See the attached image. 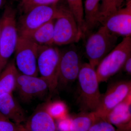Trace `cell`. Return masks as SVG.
<instances>
[{
	"label": "cell",
	"mask_w": 131,
	"mask_h": 131,
	"mask_svg": "<svg viewBox=\"0 0 131 131\" xmlns=\"http://www.w3.org/2000/svg\"><path fill=\"white\" fill-rule=\"evenodd\" d=\"M131 95L102 119L112 124L118 131H131Z\"/></svg>",
	"instance_id": "cell-13"
},
{
	"label": "cell",
	"mask_w": 131,
	"mask_h": 131,
	"mask_svg": "<svg viewBox=\"0 0 131 131\" xmlns=\"http://www.w3.org/2000/svg\"><path fill=\"white\" fill-rule=\"evenodd\" d=\"M88 131H118L112 124L100 119L94 123Z\"/></svg>",
	"instance_id": "cell-25"
},
{
	"label": "cell",
	"mask_w": 131,
	"mask_h": 131,
	"mask_svg": "<svg viewBox=\"0 0 131 131\" xmlns=\"http://www.w3.org/2000/svg\"><path fill=\"white\" fill-rule=\"evenodd\" d=\"M55 20L47 22L34 30L19 35L38 46L53 45Z\"/></svg>",
	"instance_id": "cell-16"
},
{
	"label": "cell",
	"mask_w": 131,
	"mask_h": 131,
	"mask_svg": "<svg viewBox=\"0 0 131 131\" xmlns=\"http://www.w3.org/2000/svg\"><path fill=\"white\" fill-rule=\"evenodd\" d=\"M53 118H63L65 117L66 113V106L62 102H57L53 103L47 110Z\"/></svg>",
	"instance_id": "cell-23"
},
{
	"label": "cell",
	"mask_w": 131,
	"mask_h": 131,
	"mask_svg": "<svg viewBox=\"0 0 131 131\" xmlns=\"http://www.w3.org/2000/svg\"><path fill=\"white\" fill-rule=\"evenodd\" d=\"M102 25L116 35L131 37V1L108 16Z\"/></svg>",
	"instance_id": "cell-12"
},
{
	"label": "cell",
	"mask_w": 131,
	"mask_h": 131,
	"mask_svg": "<svg viewBox=\"0 0 131 131\" xmlns=\"http://www.w3.org/2000/svg\"><path fill=\"white\" fill-rule=\"evenodd\" d=\"M77 79L82 106L86 112H94L102 96L95 68L89 63L82 64Z\"/></svg>",
	"instance_id": "cell-2"
},
{
	"label": "cell",
	"mask_w": 131,
	"mask_h": 131,
	"mask_svg": "<svg viewBox=\"0 0 131 131\" xmlns=\"http://www.w3.org/2000/svg\"><path fill=\"white\" fill-rule=\"evenodd\" d=\"M83 35L69 8L62 7L55 19L53 45H66L79 42Z\"/></svg>",
	"instance_id": "cell-6"
},
{
	"label": "cell",
	"mask_w": 131,
	"mask_h": 131,
	"mask_svg": "<svg viewBox=\"0 0 131 131\" xmlns=\"http://www.w3.org/2000/svg\"><path fill=\"white\" fill-rule=\"evenodd\" d=\"M16 89L24 101H30L49 91L47 82L42 77L23 74L19 72Z\"/></svg>",
	"instance_id": "cell-11"
},
{
	"label": "cell",
	"mask_w": 131,
	"mask_h": 131,
	"mask_svg": "<svg viewBox=\"0 0 131 131\" xmlns=\"http://www.w3.org/2000/svg\"><path fill=\"white\" fill-rule=\"evenodd\" d=\"M61 0H21L19 8L22 13L25 14L34 8L41 6L57 5Z\"/></svg>",
	"instance_id": "cell-22"
},
{
	"label": "cell",
	"mask_w": 131,
	"mask_h": 131,
	"mask_svg": "<svg viewBox=\"0 0 131 131\" xmlns=\"http://www.w3.org/2000/svg\"><path fill=\"white\" fill-rule=\"evenodd\" d=\"M130 56L131 37H125L97 66L96 71L99 82L106 81L118 73Z\"/></svg>",
	"instance_id": "cell-4"
},
{
	"label": "cell",
	"mask_w": 131,
	"mask_h": 131,
	"mask_svg": "<svg viewBox=\"0 0 131 131\" xmlns=\"http://www.w3.org/2000/svg\"><path fill=\"white\" fill-rule=\"evenodd\" d=\"M100 119L94 112H84L71 118L69 131H88Z\"/></svg>",
	"instance_id": "cell-19"
},
{
	"label": "cell",
	"mask_w": 131,
	"mask_h": 131,
	"mask_svg": "<svg viewBox=\"0 0 131 131\" xmlns=\"http://www.w3.org/2000/svg\"><path fill=\"white\" fill-rule=\"evenodd\" d=\"M82 64L80 55L74 47L61 52L59 83L66 84L75 81L78 78Z\"/></svg>",
	"instance_id": "cell-10"
},
{
	"label": "cell",
	"mask_w": 131,
	"mask_h": 131,
	"mask_svg": "<svg viewBox=\"0 0 131 131\" xmlns=\"http://www.w3.org/2000/svg\"><path fill=\"white\" fill-rule=\"evenodd\" d=\"M102 0H86L84 8V35L98 25L100 19V8Z\"/></svg>",
	"instance_id": "cell-18"
},
{
	"label": "cell",
	"mask_w": 131,
	"mask_h": 131,
	"mask_svg": "<svg viewBox=\"0 0 131 131\" xmlns=\"http://www.w3.org/2000/svg\"><path fill=\"white\" fill-rule=\"evenodd\" d=\"M130 94V81H120L113 83L108 88L105 93L102 95L95 113L99 118L103 119L108 113Z\"/></svg>",
	"instance_id": "cell-9"
},
{
	"label": "cell",
	"mask_w": 131,
	"mask_h": 131,
	"mask_svg": "<svg viewBox=\"0 0 131 131\" xmlns=\"http://www.w3.org/2000/svg\"><path fill=\"white\" fill-rule=\"evenodd\" d=\"M68 8L74 17L80 30L84 31V7L82 0H66Z\"/></svg>",
	"instance_id": "cell-21"
},
{
	"label": "cell",
	"mask_w": 131,
	"mask_h": 131,
	"mask_svg": "<svg viewBox=\"0 0 131 131\" xmlns=\"http://www.w3.org/2000/svg\"><path fill=\"white\" fill-rule=\"evenodd\" d=\"M24 126L30 131H57L54 118L45 109L34 113Z\"/></svg>",
	"instance_id": "cell-15"
},
{
	"label": "cell",
	"mask_w": 131,
	"mask_h": 131,
	"mask_svg": "<svg viewBox=\"0 0 131 131\" xmlns=\"http://www.w3.org/2000/svg\"><path fill=\"white\" fill-rule=\"evenodd\" d=\"M126 3L129 2L131 1V0H126Z\"/></svg>",
	"instance_id": "cell-29"
},
{
	"label": "cell",
	"mask_w": 131,
	"mask_h": 131,
	"mask_svg": "<svg viewBox=\"0 0 131 131\" xmlns=\"http://www.w3.org/2000/svg\"><path fill=\"white\" fill-rule=\"evenodd\" d=\"M0 39H1V26H0Z\"/></svg>",
	"instance_id": "cell-30"
},
{
	"label": "cell",
	"mask_w": 131,
	"mask_h": 131,
	"mask_svg": "<svg viewBox=\"0 0 131 131\" xmlns=\"http://www.w3.org/2000/svg\"><path fill=\"white\" fill-rule=\"evenodd\" d=\"M125 71L128 74L130 75L131 74V56L129 57L127 59L126 61L124 64V66Z\"/></svg>",
	"instance_id": "cell-26"
},
{
	"label": "cell",
	"mask_w": 131,
	"mask_h": 131,
	"mask_svg": "<svg viewBox=\"0 0 131 131\" xmlns=\"http://www.w3.org/2000/svg\"><path fill=\"white\" fill-rule=\"evenodd\" d=\"M61 51L52 45L39 46L37 66L40 77L47 82L50 92L59 84V66Z\"/></svg>",
	"instance_id": "cell-5"
},
{
	"label": "cell",
	"mask_w": 131,
	"mask_h": 131,
	"mask_svg": "<svg viewBox=\"0 0 131 131\" xmlns=\"http://www.w3.org/2000/svg\"><path fill=\"white\" fill-rule=\"evenodd\" d=\"M38 45L19 35L15 51V62L19 72L23 74L38 76Z\"/></svg>",
	"instance_id": "cell-7"
},
{
	"label": "cell",
	"mask_w": 131,
	"mask_h": 131,
	"mask_svg": "<svg viewBox=\"0 0 131 131\" xmlns=\"http://www.w3.org/2000/svg\"><path fill=\"white\" fill-rule=\"evenodd\" d=\"M117 35L102 26L90 35L85 45L89 63L95 68L100 62L117 45Z\"/></svg>",
	"instance_id": "cell-3"
},
{
	"label": "cell",
	"mask_w": 131,
	"mask_h": 131,
	"mask_svg": "<svg viewBox=\"0 0 131 131\" xmlns=\"http://www.w3.org/2000/svg\"><path fill=\"white\" fill-rule=\"evenodd\" d=\"M124 0H102L100 8L99 23L102 24L108 16L122 8Z\"/></svg>",
	"instance_id": "cell-20"
},
{
	"label": "cell",
	"mask_w": 131,
	"mask_h": 131,
	"mask_svg": "<svg viewBox=\"0 0 131 131\" xmlns=\"http://www.w3.org/2000/svg\"><path fill=\"white\" fill-rule=\"evenodd\" d=\"M5 0H0V8L2 7L4 3Z\"/></svg>",
	"instance_id": "cell-28"
},
{
	"label": "cell",
	"mask_w": 131,
	"mask_h": 131,
	"mask_svg": "<svg viewBox=\"0 0 131 131\" xmlns=\"http://www.w3.org/2000/svg\"><path fill=\"white\" fill-rule=\"evenodd\" d=\"M19 73L15 61L8 62L0 74V95L13 94L16 89Z\"/></svg>",
	"instance_id": "cell-17"
},
{
	"label": "cell",
	"mask_w": 131,
	"mask_h": 131,
	"mask_svg": "<svg viewBox=\"0 0 131 131\" xmlns=\"http://www.w3.org/2000/svg\"><path fill=\"white\" fill-rule=\"evenodd\" d=\"M21 126L12 122L0 112V131H20Z\"/></svg>",
	"instance_id": "cell-24"
},
{
	"label": "cell",
	"mask_w": 131,
	"mask_h": 131,
	"mask_svg": "<svg viewBox=\"0 0 131 131\" xmlns=\"http://www.w3.org/2000/svg\"><path fill=\"white\" fill-rule=\"evenodd\" d=\"M0 112L17 125H21L25 121L24 110L15 99L13 94L0 95Z\"/></svg>",
	"instance_id": "cell-14"
},
{
	"label": "cell",
	"mask_w": 131,
	"mask_h": 131,
	"mask_svg": "<svg viewBox=\"0 0 131 131\" xmlns=\"http://www.w3.org/2000/svg\"><path fill=\"white\" fill-rule=\"evenodd\" d=\"M20 131H30L29 130H27V129L25 128V127L24 126H22L21 125V129H20Z\"/></svg>",
	"instance_id": "cell-27"
},
{
	"label": "cell",
	"mask_w": 131,
	"mask_h": 131,
	"mask_svg": "<svg viewBox=\"0 0 131 131\" xmlns=\"http://www.w3.org/2000/svg\"><path fill=\"white\" fill-rule=\"evenodd\" d=\"M16 1H19V0H16Z\"/></svg>",
	"instance_id": "cell-31"
},
{
	"label": "cell",
	"mask_w": 131,
	"mask_h": 131,
	"mask_svg": "<svg viewBox=\"0 0 131 131\" xmlns=\"http://www.w3.org/2000/svg\"><path fill=\"white\" fill-rule=\"evenodd\" d=\"M62 8L57 5L41 6L24 14L17 24L19 35L34 30L56 19L61 13Z\"/></svg>",
	"instance_id": "cell-8"
},
{
	"label": "cell",
	"mask_w": 131,
	"mask_h": 131,
	"mask_svg": "<svg viewBox=\"0 0 131 131\" xmlns=\"http://www.w3.org/2000/svg\"><path fill=\"white\" fill-rule=\"evenodd\" d=\"M16 12L11 6H7L0 19V74L14 53L19 37Z\"/></svg>",
	"instance_id": "cell-1"
}]
</instances>
